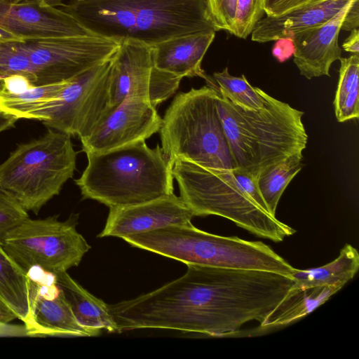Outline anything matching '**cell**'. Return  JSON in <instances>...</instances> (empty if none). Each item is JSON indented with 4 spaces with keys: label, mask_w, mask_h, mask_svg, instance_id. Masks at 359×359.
Returning <instances> with one entry per match:
<instances>
[{
    "label": "cell",
    "mask_w": 359,
    "mask_h": 359,
    "mask_svg": "<svg viewBox=\"0 0 359 359\" xmlns=\"http://www.w3.org/2000/svg\"><path fill=\"white\" fill-rule=\"evenodd\" d=\"M92 34L149 46L185 35L217 32L206 0H72L59 6Z\"/></svg>",
    "instance_id": "1"
},
{
    "label": "cell",
    "mask_w": 359,
    "mask_h": 359,
    "mask_svg": "<svg viewBox=\"0 0 359 359\" xmlns=\"http://www.w3.org/2000/svg\"><path fill=\"white\" fill-rule=\"evenodd\" d=\"M172 172L180 197L194 216H220L256 236L276 243L296 232L269 214L257 178L246 172L207 168L178 160Z\"/></svg>",
    "instance_id": "2"
},
{
    "label": "cell",
    "mask_w": 359,
    "mask_h": 359,
    "mask_svg": "<svg viewBox=\"0 0 359 359\" xmlns=\"http://www.w3.org/2000/svg\"><path fill=\"white\" fill-rule=\"evenodd\" d=\"M264 106L245 110L220 95L217 109L235 168L255 177L268 166L302 153L308 135L304 112L264 91Z\"/></svg>",
    "instance_id": "3"
},
{
    "label": "cell",
    "mask_w": 359,
    "mask_h": 359,
    "mask_svg": "<svg viewBox=\"0 0 359 359\" xmlns=\"http://www.w3.org/2000/svg\"><path fill=\"white\" fill-rule=\"evenodd\" d=\"M88 165L75 180L83 198L109 208L145 203L172 194V166L159 144L145 140L88 154Z\"/></svg>",
    "instance_id": "4"
},
{
    "label": "cell",
    "mask_w": 359,
    "mask_h": 359,
    "mask_svg": "<svg viewBox=\"0 0 359 359\" xmlns=\"http://www.w3.org/2000/svg\"><path fill=\"white\" fill-rule=\"evenodd\" d=\"M122 239L133 247L180 261L186 265L265 270L287 276L296 269L263 242L212 234L197 229L191 222L139 233Z\"/></svg>",
    "instance_id": "5"
},
{
    "label": "cell",
    "mask_w": 359,
    "mask_h": 359,
    "mask_svg": "<svg viewBox=\"0 0 359 359\" xmlns=\"http://www.w3.org/2000/svg\"><path fill=\"white\" fill-rule=\"evenodd\" d=\"M219 96L216 85H208L174 97L159 130L172 166L182 160L207 168H236L217 109Z\"/></svg>",
    "instance_id": "6"
},
{
    "label": "cell",
    "mask_w": 359,
    "mask_h": 359,
    "mask_svg": "<svg viewBox=\"0 0 359 359\" xmlns=\"http://www.w3.org/2000/svg\"><path fill=\"white\" fill-rule=\"evenodd\" d=\"M76 155L71 135L48 128L19 144L0 164V187L25 210L38 214L73 177Z\"/></svg>",
    "instance_id": "7"
},
{
    "label": "cell",
    "mask_w": 359,
    "mask_h": 359,
    "mask_svg": "<svg viewBox=\"0 0 359 359\" xmlns=\"http://www.w3.org/2000/svg\"><path fill=\"white\" fill-rule=\"evenodd\" d=\"M78 215L67 220L57 216L27 218L5 236L2 246L25 271L34 267L56 274L77 266L90 249L76 230Z\"/></svg>",
    "instance_id": "8"
},
{
    "label": "cell",
    "mask_w": 359,
    "mask_h": 359,
    "mask_svg": "<svg viewBox=\"0 0 359 359\" xmlns=\"http://www.w3.org/2000/svg\"><path fill=\"white\" fill-rule=\"evenodd\" d=\"M113 56L69 81L55 100L27 118L39 120L48 128L80 140L88 137L111 111Z\"/></svg>",
    "instance_id": "9"
},
{
    "label": "cell",
    "mask_w": 359,
    "mask_h": 359,
    "mask_svg": "<svg viewBox=\"0 0 359 359\" xmlns=\"http://www.w3.org/2000/svg\"><path fill=\"white\" fill-rule=\"evenodd\" d=\"M120 41L95 34L21 41L36 86L70 81L111 58Z\"/></svg>",
    "instance_id": "10"
},
{
    "label": "cell",
    "mask_w": 359,
    "mask_h": 359,
    "mask_svg": "<svg viewBox=\"0 0 359 359\" xmlns=\"http://www.w3.org/2000/svg\"><path fill=\"white\" fill-rule=\"evenodd\" d=\"M181 80L155 67L152 46L122 40L113 56L110 111L129 95L143 97L156 107L177 91Z\"/></svg>",
    "instance_id": "11"
},
{
    "label": "cell",
    "mask_w": 359,
    "mask_h": 359,
    "mask_svg": "<svg viewBox=\"0 0 359 359\" xmlns=\"http://www.w3.org/2000/svg\"><path fill=\"white\" fill-rule=\"evenodd\" d=\"M162 118L147 100L126 97L86 137L81 139L86 154L104 152L146 140L159 132Z\"/></svg>",
    "instance_id": "12"
},
{
    "label": "cell",
    "mask_w": 359,
    "mask_h": 359,
    "mask_svg": "<svg viewBox=\"0 0 359 359\" xmlns=\"http://www.w3.org/2000/svg\"><path fill=\"white\" fill-rule=\"evenodd\" d=\"M32 290V325L29 336L95 337L76 318L55 275L39 267L28 272Z\"/></svg>",
    "instance_id": "13"
},
{
    "label": "cell",
    "mask_w": 359,
    "mask_h": 359,
    "mask_svg": "<svg viewBox=\"0 0 359 359\" xmlns=\"http://www.w3.org/2000/svg\"><path fill=\"white\" fill-rule=\"evenodd\" d=\"M0 27L22 41L93 34L72 15L43 0H0Z\"/></svg>",
    "instance_id": "14"
},
{
    "label": "cell",
    "mask_w": 359,
    "mask_h": 359,
    "mask_svg": "<svg viewBox=\"0 0 359 359\" xmlns=\"http://www.w3.org/2000/svg\"><path fill=\"white\" fill-rule=\"evenodd\" d=\"M194 217L190 208L173 193L142 203L109 208L105 226L97 236L123 238L170 225L187 224Z\"/></svg>",
    "instance_id": "15"
},
{
    "label": "cell",
    "mask_w": 359,
    "mask_h": 359,
    "mask_svg": "<svg viewBox=\"0 0 359 359\" xmlns=\"http://www.w3.org/2000/svg\"><path fill=\"white\" fill-rule=\"evenodd\" d=\"M353 1L325 23L292 36L294 47L293 61L302 76L308 79L330 76L331 65L341 57L339 35L346 12Z\"/></svg>",
    "instance_id": "16"
},
{
    "label": "cell",
    "mask_w": 359,
    "mask_h": 359,
    "mask_svg": "<svg viewBox=\"0 0 359 359\" xmlns=\"http://www.w3.org/2000/svg\"><path fill=\"white\" fill-rule=\"evenodd\" d=\"M353 0H313L280 15L262 18L251 33L258 43L276 41L325 23Z\"/></svg>",
    "instance_id": "17"
},
{
    "label": "cell",
    "mask_w": 359,
    "mask_h": 359,
    "mask_svg": "<svg viewBox=\"0 0 359 359\" xmlns=\"http://www.w3.org/2000/svg\"><path fill=\"white\" fill-rule=\"evenodd\" d=\"M215 36V32H201L170 39L152 46L155 67L173 76H198L208 84L214 82L201 67L203 59Z\"/></svg>",
    "instance_id": "18"
},
{
    "label": "cell",
    "mask_w": 359,
    "mask_h": 359,
    "mask_svg": "<svg viewBox=\"0 0 359 359\" xmlns=\"http://www.w3.org/2000/svg\"><path fill=\"white\" fill-rule=\"evenodd\" d=\"M55 275L76 318L83 326L100 332H117L108 304L74 280L67 271Z\"/></svg>",
    "instance_id": "19"
},
{
    "label": "cell",
    "mask_w": 359,
    "mask_h": 359,
    "mask_svg": "<svg viewBox=\"0 0 359 359\" xmlns=\"http://www.w3.org/2000/svg\"><path fill=\"white\" fill-rule=\"evenodd\" d=\"M0 299L24 323L28 335L32 325L30 279L1 244Z\"/></svg>",
    "instance_id": "20"
},
{
    "label": "cell",
    "mask_w": 359,
    "mask_h": 359,
    "mask_svg": "<svg viewBox=\"0 0 359 359\" xmlns=\"http://www.w3.org/2000/svg\"><path fill=\"white\" fill-rule=\"evenodd\" d=\"M359 268V254L350 244H346L339 256L322 266L297 269L291 275L293 289H309L315 287L341 285L344 286L356 274Z\"/></svg>",
    "instance_id": "21"
},
{
    "label": "cell",
    "mask_w": 359,
    "mask_h": 359,
    "mask_svg": "<svg viewBox=\"0 0 359 359\" xmlns=\"http://www.w3.org/2000/svg\"><path fill=\"white\" fill-rule=\"evenodd\" d=\"M344 286L341 285L293 289L267 318L262 328L287 325L311 313Z\"/></svg>",
    "instance_id": "22"
},
{
    "label": "cell",
    "mask_w": 359,
    "mask_h": 359,
    "mask_svg": "<svg viewBox=\"0 0 359 359\" xmlns=\"http://www.w3.org/2000/svg\"><path fill=\"white\" fill-rule=\"evenodd\" d=\"M302 153H296L259 172L257 184L269 214L276 217L279 200L290 181L301 170Z\"/></svg>",
    "instance_id": "23"
},
{
    "label": "cell",
    "mask_w": 359,
    "mask_h": 359,
    "mask_svg": "<svg viewBox=\"0 0 359 359\" xmlns=\"http://www.w3.org/2000/svg\"><path fill=\"white\" fill-rule=\"evenodd\" d=\"M334 107L337 120L343 123L359 116V55L341 57Z\"/></svg>",
    "instance_id": "24"
},
{
    "label": "cell",
    "mask_w": 359,
    "mask_h": 359,
    "mask_svg": "<svg viewBox=\"0 0 359 359\" xmlns=\"http://www.w3.org/2000/svg\"><path fill=\"white\" fill-rule=\"evenodd\" d=\"M68 81L35 86L18 94L0 93V110L20 118L39 109L45 103L53 101Z\"/></svg>",
    "instance_id": "25"
},
{
    "label": "cell",
    "mask_w": 359,
    "mask_h": 359,
    "mask_svg": "<svg viewBox=\"0 0 359 359\" xmlns=\"http://www.w3.org/2000/svg\"><path fill=\"white\" fill-rule=\"evenodd\" d=\"M219 95L245 110H257L264 106V90L250 84L245 75L237 77L227 67L212 75Z\"/></svg>",
    "instance_id": "26"
},
{
    "label": "cell",
    "mask_w": 359,
    "mask_h": 359,
    "mask_svg": "<svg viewBox=\"0 0 359 359\" xmlns=\"http://www.w3.org/2000/svg\"><path fill=\"white\" fill-rule=\"evenodd\" d=\"M16 74L27 76L36 86V77L21 41L0 43V80Z\"/></svg>",
    "instance_id": "27"
},
{
    "label": "cell",
    "mask_w": 359,
    "mask_h": 359,
    "mask_svg": "<svg viewBox=\"0 0 359 359\" xmlns=\"http://www.w3.org/2000/svg\"><path fill=\"white\" fill-rule=\"evenodd\" d=\"M264 0H238L235 24L231 34L246 39L263 18Z\"/></svg>",
    "instance_id": "28"
},
{
    "label": "cell",
    "mask_w": 359,
    "mask_h": 359,
    "mask_svg": "<svg viewBox=\"0 0 359 359\" xmlns=\"http://www.w3.org/2000/svg\"><path fill=\"white\" fill-rule=\"evenodd\" d=\"M28 217V212L0 187V244L11 229Z\"/></svg>",
    "instance_id": "29"
},
{
    "label": "cell",
    "mask_w": 359,
    "mask_h": 359,
    "mask_svg": "<svg viewBox=\"0 0 359 359\" xmlns=\"http://www.w3.org/2000/svg\"><path fill=\"white\" fill-rule=\"evenodd\" d=\"M238 0H206L208 12L217 32L232 34Z\"/></svg>",
    "instance_id": "30"
},
{
    "label": "cell",
    "mask_w": 359,
    "mask_h": 359,
    "mask_svg": "<svg viewBox=\"0 0 359 359\" xmlns=\"http://www.w3.org/2000/svg\"><path fill=\"white\" fill-rule=\"evenodd\" d=\"M313 0H264V11L269 17L280 15Z\"/></svg>",
    "instance_id": "31"
},
{
    "label": "cell",
    "mask_w": 359,
    "mask_h": 359,
    "mask_svg": "<svg viewBox=\"0 0 359 359\" xmlns=\"http://www.w3.org/2000/svg\"><path fill=\"white\" fill-rule=\"evenodd\" d=\"M2 93L18 94L25 92L35 86L26 76L20 74H13L2 80Z\"/></svg>",
    "instance_id": "32"
},
{
    "label": "cell",
    "mask_w": 359,
    "mask_h": 359,
    "mask_svg": "<svg viewBox=\"0 0 359 359\" xmlns=\"http://www.w3.org/2000/svg\"><path fill=\"white\" fill-rule=\"evenodd\" d=\"M294 48L292 36L280 38L276 40L272 54L279 62H283L293 55Z\"/></svg>",
    "instance_id": "33"
},
{
    "label": "cell",
    "mask_w": 359,
    "mask_h": 359,
    "mask_svg": "<svg viewBox=\"0 0 359 359\" xmlns=\"http://www.w3.org/2000/svg\"><path fill=\"white\" fill-rule=\"evenodd\" d=\"M359 26V0H354L346 12L341 29L351 31Z\"/></svg>",
    "instance_id": "34"
},
{
    "label": "cell",
    "mask_w": 359,
    "mask_h": 359,
    "mask_svg": "<svg viewBox=\"0 0 359 359\" xmlns=\"http://www.w3.org/2000/svg\"><path fill=\"white\" fill-rule=\"evenodd\" d=\"M342 48L346 52L359 55V30L358 28L351 30L349 36L342 44Z\"/></svg>",
    "instance_id": "35"
},
{
    "label": "cell",
    "mask_w": 359,
    "mask_h": 359,
    "mask_svg": "<svg viewBox=\"0 0 359 359\" xmlns=\"http://www.w3.org/2000/svg\"><path fill=\"white\" fill-rule=\"evenodd\" d=\"M19 118L0 110V133L13 128Z\"/></svg>",
    "instance_id": "36"
},
{
    "label": "cell",
    "mask_w": 359,
    "mask_h": 359,
    "mask_svg": "<svg viewBox=\"0 0 359 359\" xmlns=\"http://www.w3.org/2000/svg\"><path fill=\"white\" fill-rule=\"evenodd\" d=\"M16 318L14 313L0 299V323H8Z\"/></svg>",
    "instance_id": "37"
},
{
    "label": "cell",
    "mask_w": 359,
    "mask_h": 359,
    "mask_svg": "<svg viewBox=\"0 0 359 359\" xmlns=\"http://www.w3.org/2000/svg\"><path fill=\"white\" fill-rule=\"evenodd\" d=\"M11 41H22L12 33L0 27V43Z\"/></svg>",
    "instance_id": "38"
},
{
    "label": "cell",
    "mask_w": 359,
    "mask_h": 359,
    "mask_svg": "<svg viewBox=\"0 0 359 359\" xmlns=\"http://www.w3.org/2000/svg\"><path fill=\"white\" fill-rule=\"evenodd\" d=\"M46 4L53 6H60L63 2L62 0H43Z\"/></svg>",
    "instance_id": "39"
},
{
    "label": "cell",
    "mask_w": 359,
    "mask_h": 359,
    "mask_svg": "<svg viewBox=\"0 0 359 359\" xmlns=\"http://www.w3.org/2000/svg\"><path fill=\"white\" fill-rule=\"evenodd\" d=\"M7 1H9L11 3H19L22 1H36L39 0H6Z\"/></svg>",
    "instance_id": "40"
},
{
    "label": "cell",
    "mask_w": 359,
    "mask_h": 359,
    "mask_svg": "<svg viewBox=\"0 0 359 359\" xmlns=\"http://www.w3.org/2000/svg\"><path fill=\"white\" fill-rule=\"evenodd\" d=\"M2 88H3L2 80H0V93H1V90H2Z\"/></svg>",
    "instance_id": "41"
}]
</instances>
